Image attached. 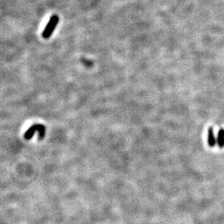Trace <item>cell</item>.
<instances>
[{"mask_svg":"<svg viewBox=\"0 0 224 224\" xmlns=\"http://www.w3.org/2000/svg\"><path fill=\"white\" fill-rule=\"evenodd\" d=\"M207 144L210 147H214L217 144V139L215 138L213 129L210 127L207 130Z\"/></svg>","mask_w":224,"mask_h":224,"instance_id":"obj_3","label":"cell"},{"mask_svg":"<svg viewBox=\"0 0 224 224\" xmlns=\"http://www.w3.org/2000/svg\"><path fill=\"white\" fill-rule=\"evenodd\" d=\"M217 144L219 146V148H223L224 147V129H220L217 134Z\"/></svg>","mask_w":224,"mask_h":224,"instance_id":"obj_4","label":"cell"},{"mask_svg":"<svg viewBox=\"0 0 224 224\" xmlns=\"http://www.w3.org/2000/svg\"><path fill=\"white\" fill-rule=\"evenodd\" d=\"M59 22V17L57 15H52V18L50 19L49 22H48L47 26L45 27L44 31L42 32V38L45 39H48L51 35L52 34V32H54L55 28H57V24Z\"/></svg>","mask_w":224,"mask_h":224,"instance_id":"obj_1","label":"cell"},{"mask_svg":"<svg viewBox=\"0 0 224 224\" xmlns=\"http://www.w3.org/2000/svg\"><path fill=\"white\" fill-rule=\"evenodd\" d=\"M45 130L46 129H45V126L43 125H41V124L34 125L26 131L24 137L26 139H30L33 136L35 132H38L39 139H43V137L45 135Z\"/></svg>","mask_w":224,"mask_h":224,"instance_id":"obj_2","label":"cell"}]
</instances>
